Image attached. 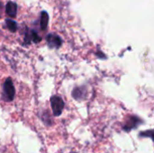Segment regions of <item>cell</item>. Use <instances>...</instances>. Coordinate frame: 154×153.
Segmentation results:
<instances>
[{"label":"cell","instance_id":"8992f818","mask_svg":"<svg viewBox=\"0 0 154 153\" xmlns=\"http://www.w3.org/2000/svg\"><path fill=\"white\" fill-rule=\"evenodd\" d=\"M5 11L6 14L10 16V17H15L16 15V12H17V5L14 2H8L5 7Z\"/></svg>","mask_w":154,"mask_h":153},{"label":"cell","instance_id":"52a82bcc","mask_svg":"<svg viewBox=\"0 0 154 153\" xmlns=\"http://www.w3.org/2000/svg\"><path fill=\"white\" fill-rule=\"evenodd\" d=\"M41 37L35 32H30L29 33H26V35H25V42L26 43H28V42H30V41H33V42H39V41H41Z\"/></svg>","mask_w":154,"mask_h":153},{"label":"cell","instance_id":"ba28073f","mask_svg":"<svg viewBox=\"0 0 154 153\" xmlns=\"http://www.w3.org/2000/svg\"><path fill=\"white\" fill-rule=\"evenodd\" d=\"M48 21H49V15L46 12L43 11L41 14V29L42 31H45L47 29Z\"/></svg>","mask_w":154,"mask_h":153},{"label":"cell","instance_id":"30bf717a","mask_svg":"<svg viewBox=\"0 0 154 153\" xmlns=\"http://www.w3.org/2000/svg\"><path fill=\"white\" fill-rule=\"evenodd\" d=\"M148 134L150 135V138H152V130H149L148 132H145V133H141V136H146Z\"/></svg>","mask_w":154,"mask_h":153},{"label":"cell","instance_id":"5b68a950","mask_svg":"<svg viewBox=\"0 0 154 153\" xmlns=\"http://www.w3.org/2000/svg\"><path fill=\"white\" fill-rule=\"evenodd\" d=\"M87 95V89L82 87H75L72 91V96L76 100H81L83 99Z\"/></svg>","mask_w":154,"mask_h":153},{"label":"cell","instance_id":"277c9868","mask_svg":"<svg viewBox=\"0 0 154 153\" xmlns=\"http://www.w3.org/2000/svg\"><path fill=\"white\" fill-rule=\"evenodd\" d=\"M140 118H138L135 115H130V117L127 119V121L125 122V124L124 125L123 129L125 132H130L133 128H135L137 125L140 124Z\"/></svg>","mask_w":154,"mask_h":153},{"label":"cell","instance_id":"3957f363","mask_svg":"<svg viewBox=\"0 0 154 153\" xmlns=\"http://www.w3.org/2000/svg\"><path fill=\"white\" fill-rule=\"evenodd\" d=\"M46 41L48 43V46L50 48H60L61 46L62 41L60 39V37H59L56 34L53 33H50L46 36Z\"/></svg>","mask_w":154,"mask_h":153},{"label":"cell","instance_id":"9c48e42d","mask_svg":"<svg viewBox=\"0 0 154 153\" xmlns=\"http://www.w3.org/2000/svg\"><path fill=\"white\" fill-rule=\"evenodd\" d=\"M5 23H6V25H7L8 29L11 32H15L16 31V29H17V23L14 21H13L11 19H7L5 21Z\"/></svg>","mask_w":154,"mask_h":153},{"label":"cell","instance_id":"8fae6325","mask_svg":"<svg viewBox=\"0 0 154 153\" xmlns=\"http://www.w3.org/2000/svg\"><path fill=\"white\" fill-rule=\"evenodd\" d=\"M2 8H3V5H2V3L0 2V17H1V11H2Z\"/></svg>","mask_w":154,"mask_h":153},{"label":"cell","instance_id":"6da1fadb","mask_svg":"<svg viewBox=\"0 0 154 153\" xmlns=\"http://www.w3.org/2000/svg\"><path fill=\"white\" fill-rule=\"evenodd\" d=\"M51 106L53 111V115L55 116H59L61 115L64 108V102L61 97L54 96L51 98Z\"/></svg>","mask_w":154,"mask_h":153},{"label":"cell","instance_id":"7a4b0ae2","mask_svg":"<svg viewBox=\"0 0 154 153\" xmlns=\"http://www.w3.org/2000/svg\"><path fill=\"white\" fill-rule=\"evenodd\" d=\"M3 88H4V96L5 97V99L8 101H12L14 98L15 89L13 84V80L10 78H6V80L4 83Z\"/></svg>","mask_w":154,"mask_h":153}]
</instances>
